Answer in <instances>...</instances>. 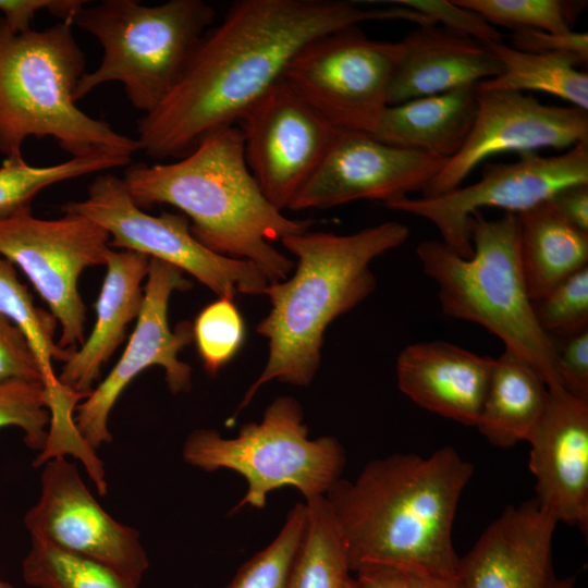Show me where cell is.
Instances as JSON below:
<instances>
[{"label":"cell","instance_id":"cell-1","mask_svg":"<svg viewBox=\"0 0 588 588\" xmlns=\"http://www.w3.org/2000/svg\"><path fill=\"white\" fill-rule=\"evenodd\" d=\"M369 20L418 14L403 5L363 9L341 0H238L200 40L168 97L137 126L139 150L179 159L209 134L233 126L313 39Z\"/></svg>","mask_w":588,"mask_h":588},{"label":"cell","instance_id":"cell-2","mask_svg":"<svg viewBox=\"0 0 588 588\" xmlns=\"http://www.w3.org/2000/svg\"><path fill=\"white\" fill-rule=\"evenodd\" d=\"M474 466L452 446L428 456L368 462L324 495L344 537L351 573L368 566L454 575L453 525Z\"/></svg>","mask_w":588,"mask_h":588},{"label":"cell","instance_id":"cell-3","mask_svg":"<svg viewBox=\"0 0 588 588\" xmlns=\"http://www.w3.org/2000/svg\"><path fill=\"white\" fill-rule=\"evenodd\" d=\"M122 180L138 207L177 208L200 244L253 262L269 282L285 280L295 266L271 242L313 224L285 217L268 201L248 169L235 125L209 134L176 161L132 166Z\"/></svg>","mask_w":588,"mask_h":588},{"label":"cell","instance_id":"cell-4","mask_svg":"<svg viewBox=\"0 0 588 588\" xmlns=\"http://www.w3.org/2000/svg\"><path fill=\"white\" fill-rule=\"evenodd\" d=\"M408 236L405 224L387 221L345 235L308 230L281 240L296 257L295 271L269 282L264 292L270 310L256 331L268 342V358L235 414L271 381L296 387L313 382L321 365L324 331L375 291L370 262Z\"/></svg>","mask_w":588,"mask_h":588},{"label":"cell","instance_id":"cell-5","mask_svg":"<svg viewBox=\"0 0 588 588\" xmlns=\"http://www.w3.org/2000/svg\"><path fill=\"white\" fill-rule=\"evenodd\" d=\"M72 23L13 33L0 16V154L23 158L29 137L52 138L71 157L110 155L132 159L136 138L117 132L76 105L86 73Z\"/></svg>","mask_w":588,"mask_h":588},{"label":"cell","instance_id":"cell-6","mask_svg":"<svg viewBox=\"0 0 588 588\" xmlns=\"http://www.w3.org/2000/svg\"><path fill=\"white\" fill-rule=\"evenodd\" d=\"M470 232V258L441 240L422 241L416 248L425 274L438 285L442 311L483 327L527 362L548 388L561 385L558 346L539 326L528 294L517 215L488 220L474 212Z\"/></svg>","mask_w":588,"mask_h":588},{"label":"cell","instance_id":"cell-7","mask_svg":"<svg viewBox=\"0 0 588 588\" xmlns=\"http://www.w3.org/2000/svg\"><path fill=\"white\" fill-rule=\"evenodd\" d=\"M213 20V8L203 0L154 5L89 1L72 24L94 36L103 53L99 65L79 79L76 102L98 86L118 82L136 110L150 113L179 83Z\"/></svg>","mask_w":588,"mask_h":588},{"label":"cell","instance_id":"cell-8","mask_svg":"<svg viewBox=\"0 0 588 588\" xmlns=\"http://www.w3.org/2000/svg\"><path fill=\"white\" fill-rule=\"evenodd\" d=\"M185 463L205 471L240 474L244 497L232 513L264 509L268 494L291 487L310 500L324 497L342 478L345 450L333 436L308 438L301 404L292 396L275 397L259 422H247L233 438L201 428L192 431L182 449Z\"/></svg>","mask_w":588,"mask_h":588},{"label":"cell","instance_id":"cell-9","mask_svg":"<svg viewBox=\"0 0 588 588\" xmlns=\"http://www.w3.org/2000/svg\"><path fill=\"white\" fill-rule=\"evenodd\" d=\"M63 212L83 215L110 235V247L139 253L168 262L193 275L219 298L237 293L264 294L269 280L253 262L216 254L192 234L182 213L152 216L132 199L122 177L98 175L83 200L69 201Z\"/></svg>","mask_w":588,"mask_h":588},{"label":"cell","instance_id":"cell-10","mask_svg":"<svg viewBox=\"0 0 588 588\" xmlns=\"http://www.w3.org/2000/svg\"><path fill=\"white\" fill-rule=\"evenodd\" d=\"M110 235L75 212L40 219L32 207L0 216V255L20 267L61 326L58 345L75 350L84 342L86 306L78 291L82 272L106 265Z\"/></svg>","mask_w":588,"mask_h":588},{"label":"cell","instance_id":"cell-11","mask_svg":"<svg viewBox=\"0 0 588 588\" xmlns=\"http://www.w3.org/2000/svg\"><path fill=\"white\" fill-rule=\"evenodd\" d=\"M400 57V42L371 39L353 25L306 44L283 81L333 127L373 133Z\"/></svg>","mask_w":588,"mask_h":588},{"label":"cell","instance_id":"cell-12","mask_svg":"<svg viewBox=\"0 0 588 588\" xmlns=\"http://www.w3.org/2000/svg\"><path fill=\"white\" fill-rule=\"evenodd\" d=\"M578 183H588V142L556 156L525 152L511 163L486 162L481 179L474 184L431 198L406 196L384 206L430 221L445 245L458 256L470 258L474 212L494 207L519 213L547 201L561 188Z\"/></svg>","mask_w":588,"mask_h":588},{"label":"cell","instance_id":"cell-13","mask_svg":"<svg viewBox=\"0 0 588 588\" xmlns=\"http://www.w3.org/2000/svg\"><path fill=\"white\" fill-rule=\"evenodd\" d=\"M192 282L179 268L150 258L144 301L136 326L120 359L109 375L76 406L75 426L94 450L111 442L110 413L130 382L151 366L164 369L171 393L188 392L192 368L177 358L179 352L194 341L193 324L181 321L172 330L168 309L175 291H186Z\"/></svg>","mask_w":588,"mask_h":588},{"label":"cell","instance_id":"cell-14","mask_svg":"<svg viewBox=\"0 0 588 588\" xmlns=\"http://www.w3.org/2000/svg\"><path fill=\"white\" fill-rule=\"evenodd\" d=\"M44 465L40 497L24 517L30 539L98 561L138 587L149 567L139 532L101 507L74 463L56 456Z\"/></svg>","mask_w":588,"mask_h":588},{"label":"cell","instance_id":"cell-15","mask_svg":"<svg viewBox=\"0 0 588 588\" xmlns=\"http://www.w3.org/2000/svg\"><path fill=\"white\" fill-rule=\"evenodd\" d=\"M240 122L250 173L273 207L290 209L321 164L336 128L283 78Z\"/></svg>","mask_w":588,"mask_h":588},{"label":"cell","instance_id":"cell-16","mask_svg":"<svg viewBox=\"0 0 588 588\" xmlns=\"http://www.w3.org/2000/svg\"><path fill=\"white\" fill-rule=\"evenodd\" d=\"M583 142H588V111L544 105L520 91L477 89V113L463 147L421 189V197L458 187L491 156L569 149Z\"/></svg>","mask_w":588,"mask_h":588},{"label":"cell","instance_id":"cell-17","mask_svg":"<svg viewBox=\"0 0 588 588\" xmlns=\"http://www.w3.org/2000/svg\"><path fill=\"white\" fill-rule=\"evenodd\" d=\"M446 161L371 133L336 128L321 164L290 209H327L360 199L384 205L421 191Z\"/></svg>","mask_w":588,"mask_h":588},{"label":"cell","instance_id":"cell-18","mask_svg":"<svg viewBox=\"0 0 588 588\" xmlns=\"http://www.w3.org/2000/svg\"><path fill=\"white\" fill-rule=\"evenodd\" d=\"M558 520L532 498L510 504L489 524L455 571L460 588H575L552 559Z\"/></svg>","mask_w":588,"mask_h":588},{"label":"cell","instance_id":"cell-19","mask_svg":"<svg viewBox=\"0 0 588 588\" xmlns=\"http://www.w3.org/2000/svg\"><path fill=\"white\" fill-rule=\"evenodd\" d=\"M528 466L535 500L558 523L588 532V400L563 387L548 388L542 416L530 439Z\"/></svg>","mask_w":588,"mask_h":588},{"label":"cell","instance_id":"cell-20","mask_svg":"<svg viewBox=\"0 0 588 588\" xmlns=\"http://www.w3.org/2000/svg\"><path fill=\"white\" fill-rule=\"evenodd\" d=\"M493 363L445 341L418 342L397 356V385L419 407L475 427Z\"/></svg>","mask_w":588,"mask_h":588},{"label":"cell","instance_id":"cell-21","mask_svg":"<svg viewBox=\"0 0 588 588\" xmlns=\"http://www.w3.org/2000/svg\"><path fill=\"white\" fill-rule=\"evenodd\" d=\"M387 103L477 85L502 72L500 61L481 42L437 24L420 25L403 40Z\"/></svg>","mask_w":588,"mask_h":588},{"label":"cell","instance_id":"cell-22","mask_svg":"<svg viewBox=\"0 0 588 588\" xmlns=\"http://www.w3.org/2000/svg\"><path fill=\"white\" fill-rule=\"evenodd\" d=\"M150 258L130 250L111 248L106 259V277L95 304L96 321L89 336L63 363L59 382L88 395L102 366L125 338L127 326L137 319L144 301L142 282Z\"/></svg>","mask_w":588,"mask_h":588},{"label":"cell","instance_id":"cell-23","mask_svg":"<svg viewBox=\"0 0 588 588\" xmlns=\"http://www.w3.org/2000/svg\"><path fill=\"white\" fill-rule=\"evenodd\" d=\"M477 113L476 85L388 106L373 131L380 140L451 159L463 147Z\"/></svg>","mask_w":588,"mask_h":588},{"label":"cell","instance_id":"cell-24","mask_svg":"<svg viewBox=\"0 0 588 588\" xmlns=\"http://www.w3.org/2000/svg\"><path fill=\"white\" fill-rule=\"evenodd\" d=\"M548 387L523 358L504 348L494 359L476 428L492 445L530 439L546 407Z\"/></svg>","mask_w":588,"mask_h":588},{"label":"cell","instance_id":"cell-25","mask_svg":"<svg viewBox=\"0 0 588 588\" xmlns=\"http://www.w3.org/2000/svg\"><path fill=\"white\" fill-rule=\"evenodd\" d=\"M516 215L522 268L535 302L588 266V233L566 222L548 201Z\"/></svg>","mask_w":588,"mask_h":588},{"label":"cell","instance_id":"cell-26","mask_svg":"<svg viewBox=\"0 0 588 588\" xmlns=\"http://www.w3.org/2000/svg\"><path fill=\"white\" fill-rule=\"evenodd\" d=\"M502 65L499 76L476 85L478 90L543 91L588 111V75L583 62L566 52L532 53L503 42L485 45Z\"/></svg>","mask_w":588,"mask_h":588},{"label":"cell","instance_id":"cell-27","mask_svg":"<svg viewBox=\"0 0 588 588\" xmlns=\"http://www.w3.org/2000/svg\"><path fill=\"white\" fill-rule=\"evenodd\" d=\"M306 525L287 588H344L351 576L346 542L326 497L305 502Z\"/></svg>","mask_w":588,"mask_h":588},{"label":"cell","instance_id":"cell-28","mask_svg":"<svg viewBox=\"0 0 588 588\" xmlns=\"http://www.w3.org/2000/svg\"><path fill=\"white\" fill-rule=\"evenodd\" d=\"M0 313L25 336L40 370L47 402L63 394L52 362L64 363L73 350L62 348L53 340L57 319L50 311L35 306L27 287L20 281L14 265L0 255Z\"/></svg>","mask_w":588,"mask_h":588},{"label":"cell","instance_id":"cell-29","mask_svg":"<svg viewBox=\"0 0 588 588\" xmlns=\"http://www.w3.org/2000/svg\"><path fill=\"white\" fill-rule=\"evenodd\" d=\"M130 161L118 156L94 155L36 167L28 164L24 158L4 159L0 166V216L30 206L36 195L51 185L125 167Z\"/></svg>","mask_w":588,"mask_h":588},{"label":"cell","instance_id":"cell-30","mask_svg":"<svg viewBox=\"0 0 588 588\" xmlns=\"http://www.w3.org/2000/svg\"><path fill=\"white\" fill-rule=\"evenodd\" d=\"M22 577L35 588H138L93 559L30 539Z\"/></svg>","mask_w":588,"mask_h":588},{"label":"cell","instance_id":"cell-31","mask_svg":"<svg viewBox=\"0 0 588 588\" xmlns=\"http://www.w3.org/2000/svg\"><path fill=\"white\" fill-rule=\"evenodd\" d=\"M480 14L491 25L512 30L534 28L568 33L587 5L577 0H453Z\"/></svg>","mask_w":588,"mask_h":588},{"label":"cell","instance_id":"cell-32","mask_svg":"<svg viewBox=\"0 0 588 588\" xmlns=\"http://www.w3.org/2000/svg\"><path fill=\"white\" fill-rule=\"evenodd\" d=\"M305 525V503H296L274 539L240 566L226 588H287Z\"/></svg>","mask_w":588,"mask_h":588},{"label":"cell","instance_id":"cell-33","mask_svg":"<svg viewBox=\"0 0 588 588\" xmlns=\"http://www.w3.org/2000/svg\"><path fill=\"white\" fill-rule=\"evenodd\" d=\"M193 336L205 371L218 373L234 358L245 338L244 320L233 299L220 297L201 309Z\"/></svg>","mask_w":588,"mask_h":588},{"label":"cell","instance_id":"cell-34","mask_svg":"<svg viewBox=\"0 0 588 588\" xmlns=\"http://www.w3.org/2000/svg\"><path fill=\"white\" fill-rule=\"evenodd\" d=\"M49 424L50 413L42 382H0V428H20L24 432L26 445L41 452L46 445Z\"/></svg>","mask_w":588,"mask_h":588},{"label":"cell","instance_id":"cell-35","mask_svg":"<svg viewBox=\"0 0 588 588\" xmlns=\"http://www.w3.org/2000/svg\"><path fill=\"white\" fill-rule=\"evenodd\" d=\"M541 329L549 335L568 338L588 330V266L543 298L532 302Z\"/></svg>","mask_w":588,"mask_h":588},{"label":"cell","instance_id":"cell-36","mask_svg":"<svg viewBox=\"0 0 588 588\" xmlns=\"http://www.w3.org/2000/svg\"><path fill=\"white\" fill-rule=\"evenodd\" d=\"M400 5L409 8L433 24L441 23L443 27L468 36L482 45L502 42L503 35L473 10L456 4L451 0H399Z\"/></svg>","mask_w":588,"mask_h":588},{"label":"cell","instance_id":"cell-37","mask_svg":"<svg viewBox=\"0 0 588 588\" xmlns=\"http://www.w3.org/2000/svg\"><path fill=\"white\" fill-rule=\"evenodd\" d=\"M40 381L33 351L20 329L0 313V382Z\"/></svg>","mask_w":588,"mask_h":588},{"label":"cell","instance_id":"cell-38","mask_svg":"<svg viewBox=\"0 0 588 588\" xmlns=\"http://www.w3.org/2000/svg\"><path fill=\"white\" fill-rule=\"evenodd\" d=\"M355 579L362 588H460L455 575L387 566L360 568Z\"/></svg>","mask_w":588,"mask_h":588},{"label":"cell","instance_id":"cell-39","mask_svg":"<svg viewBox=\"0 0 588 588\" xmlns=\"http://www.w3.org/2000/svg\"><path fill=\"white\" fill-rule=\"evenodd\" d=\"M511 47L532 53L566 52L578 58L583 64L588 61V34L568 32L551 33L534 28L512 30Z\"/></svg>","mask_w":588,"mask_h":588},{"label":"cell","instance_id":"cell-40","mask_svg":"<svg viewBox=\"0 0 588 588\" xmlns=\"http://www.w3.org/2000/svg\"><path fill=\"white\" fill-rule=\"evenodd\" d=\"M558 350V373L566 391L588 400V330L566 338Z\"/></svg>","mask_w":588,"mask_h":588},{"label":"cell","instance_id":"cell-41","mask_svg":"<svg viewBox=\"0 0 588 588\" xmlns=\"http://www.w3.org/2000/svg\"><path fill=\"white\" fill-rule=\"evenodd\" d=\"M547 201L566 222L588 233V183L565 186Z\"/></svg>","mask_w":588,"mask_h":588},{"label":"cell","instance_id":"cell-42","mask_svg":"<svg viewBox=\"0 0 588 588\" xmlns=\"http://www.w3.org/2000/svg\"><path fill=\"white\" fill-rule=\"evenodd\" d=\"M344 588H362L355 577L350 576L345 581Z\"/></svg>","mask_w":588,"mask_h":588},{"label":"cell","instance_id":"cell-43","mask_svg":"<svg viewBox=\"0 0 588 588\" xmlns=\"http://www.w3.org/2000/svg\"><path fill=\"white\" fill-rule=\"evenodd\" d=\"M0 588H16V587L0 579Z\"/></svg>","mask_w":588,"mask_h":588}]
</instances>
